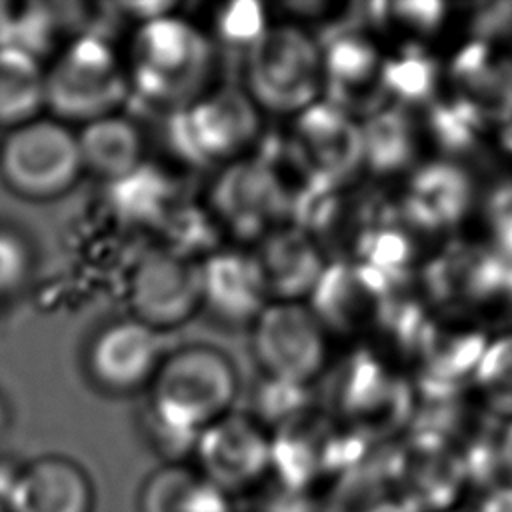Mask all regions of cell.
Wrapping results in <instances>:
<instances>
[{
  "label": "cell",
  "mask_w": 512,
  "mask_h": 512,
  "mask_svg": "<svg viewBox=\"0 0 512 512\" xmlns=\"http://www.w3.org/2000/svg\"><path fill=\"white\" fill-rule=\"evenodd\" d=\"M192 456L194 468L234 498L270 474L272 432L252 414L232 410L198 434Z\"/></svg>",
  "instance_id": "9c48e42d"
},
{
  "label": "cell",
  "mask_w": 512,
  "mask_h": 512,
  "mask_svg": "<svg viewBox=\"0 0 512 512\" xmlns=\"http://www.w3.org/2000/svg\"><path fill=\"white\" fill-rule=\"evenodd\" d=\"M8 512H94V484L70 456L40 454L10 474L0 492Z\"/></svg>",
  "instance_id": "7c38bea8"
},
{
  "label": "cell",
  "mask_w": 512,
  "mask_h": 512,
  "mask_svg": "<svg viewBox=\"0 0 512 512\" xmlns=\"http://www.w3.org/2000/svg\"><path fill=\"white\" fill-rule=\"evenodd\" d=\"M262 112L242 86H210L170 114V142L188 162L228 166L256 144Z\"/></svg>",
  "instance_id": "5b68a950"
},
{
  "label": "cell",
  "mask_w": 512,
  "mask_h": 512,
  "mask_svg": "<svg viewBox=\"0 0 512 512\" xmlns=\"http://www.w3.org/2000/svg\"><path fill=\"white\" fill-rule=\"evenodd\" d=\"M128 96L122 54L96 32L74 36L44 64V112L68 126L116 114Z\"/></svg>",
  "instance_id": "3957f363"
},
{
  "label": "cell",
  "mask_w": 512,
  "mask_h": 512,
  "mask_svg": "<svg viewBox=\"0 0 512 512\" xmlns=\"http://www.w3.org/2000/svg\"><path fill=\"white\" fill-rule=\"evenodd\" d=\"M138 512H234V498L208 482L194 466L166 462L138 490Z\"/></svg>",
  "instance_id": "2e32d148"
},
{
  "label": "cell",
  "mask_w": 512,
  "mask_h": 512,
  "mask_svg": "<svg viewBox=\"0 0 512 512\" xmlns=\"http://www.w3.org/2000/svg\"><path fill=\"white\" fill-rule=\"evenodd\" d=\"M240 86L262 114L298 116L324 88V54L300 26L268 24L244 52Z\"/></svg>",
  "instance_id": "277c9868"
},
{
  "label": "cell",
  "mask_w": 512,
  "mask_h": 512,
  "mask_svg": "<svg viewBox=\"0 0 512 512\" xmlns=\"http://www.w3.org/2000/svg\"><path fill=\"white\" fill-rule=\"evenodd\" d=\"M44 114V62L12 46H0V128L6 132Z\"/></svg>",
  "instance_id": "e0dca14e"
},
{
  "label": "cell",
  "mask_w": 512,
  "mask_h": 512,
  "mask_svg": "<svg viewBox=\"0 0 512 512\" xmlns=\"http://www.w3.org/2000/svg\"><path fill=\"white\" fill-rule=\"evenodd\" d=\"M114 192L118 212L136 222V226H168L178 208L176 190L166 174L148 166V162L118 184L108 186Z\"/></svg>",
  "instance_id": "ac0fdd59"
},
{
  "label": "cell",
  "mask_w": 512,
  "mask_h": 512,
  "mask_svg": "<svg viewBox=\"0 0 512 512\" xmlns=\"http://www.w3.org/2000/svg\"><path fill=\"white\" fill-rule=\"evenodd\" d=\"M32 270L28 240L12 228L0 226V296L22 288Z\"/></svg>",
  "instance_id": "7402d4cb"
},
{
  "label": "cell",
  "mask_w": 512,
  "mask_h": 512,
  "mask_svg": "<svg viewBox=\"0 0 512 512\" xmlns=\"http://www.w3.org/2000/svg\"><path fill=\"white\" fill-rule=\"evenodd\" d=\"M498 452H500V464L508 474V482H512V418H510L506 430L502 432Z\"/></svg>",
  "instance_id": "cb8c5ba5"
},
{
  "label": "cell",
  "mask_w": 512,
  "mask_h": 512,
  "mask_svg": "<svg viewBox=\"0 0 512 512\" xmlns=\"http://www.w3.org/2000/svg\"><path fill=\"white\" fill-rule=\"evenodd\" d=\"M238 390L236 364L214 344L190 342L162 356L146 388V416L168 462L192 454L198 434L234 410Z\"/></svg>",
  "instance_id": "6da1fadb"
},
{
  "label": "cell",
  "mask_w": 512,
  "mask_h": 512,
  "mask_svg": "<svg viewBox=\"0 0 512 512\" xmlns=\"http://www.w3.org/2000/svg\"><path fill=\"white\" fill-rule=\"evenodd\" d=\"M252 356L266 380L302 388L326 364V328L300 300H270L250 324Z\"/></svg>",
  "instance_id": "52a82bcc"
},
{
  "label": "cell",
  "mask_w": 512,
  "mask_h": 512,
  "mask_svg": "<svg viewBox=\"0 0 512 512\" xmlns=\"http://www.w3.org/2000/svg\"><path fill=\"white\" fill-rule=\"evenodd\" d=\"M212 220L244 238L260 240L276 228L282 192L260 158H242L222 168L210 190Z\"/></svg>",
  "instance_id": "8fae6325"
},
{
  "label": "cell",
  "mask_w": 512,
  "mask_h": 512,
  "mask_svg": "<svg viewBox=\"0 0 512 512\" xmlns=\"http://www.w3.org/2000/svg\"><path fill=\"white\" fill-rule=\"evenodd\" d=\"M444 512H448V510H444Z\"/></svg>",
  "instance_id": "484cf974"
},
{
  "label": "cell",
  "mask_w": 512,
  "mask_h": 512,
  "mask_svg": "<svg viewBox=\"0 0 512 512\" xmlns=\"http://www.w3.org/2000/svg\"><path fill=\"white\" fill-rule=\"evenodd\" d=\"M122 60L130 94L172 114L212 86L216 46L192 20L170 12L140 22Z\"/></svg>",
  "instance_id": "7a4b0ae2"
},
{
  "label": "cell",
  "mask_w": 512,
  "mask_h": 512,
  "mask_svg": "<svg viewBox=\"0 0 512 512\" xmlns=\"http://www.w3.org/2000/svg\"><path fill=\"white\" fill-rule=\"evenodd\" d=\"M202 310L220 322L252 324L270 302L254 252L214 248L200 258Z\"/></svg>",
  "instance_id": "4fadbf2b"
},
{
  "label": "cell",
  "mask_w": 512,
  "mask_h": 512,
  "mask_svg": "<svg viewBox=\"0 0 512 512\" xmlns=\"http://www.w3.org/2000/svg\"><path fill=\"white\" fill-rule=\"evenodd\" d=\"M468 512H512V482L506 480L488 488Z\"/></svg>",
  "instance_id": "603a6c76"
},
{
  "label": "cell",
  "mask_w": 512,
  "mask_h": 512,
  "mask_svg": "<svg viewBox=\"0 0 512 512\" xmlns=\"http://www.w3.org/2000/svg\"><path fill=\"white\" fill-rule=\"evenodd\" d=\"M476 386L494 410L512 418V334L494 340L476 360Z\"/></svg>",
  "instance_id": "ffe728a7"
},
{
  "label": "cell",
  "mask_w": 512,
  "mask_h": 512,
  "mask_svg": "<svg viewBox=\"0 0 512 512\" xmlns=\"http://www.w3.org/2000/svg\"><path fill=\"white\" fill-rule=\"evenodd\" d=\"M76 140L82 172L106 186L122 182L146 164L144 134L122 112L78 126Z\"/></svg>",
  "instance_id": "5bb4252c"
},
{
  "label": "cell",
  "mask_w": 512,
  "mask_h": 512,
  "mask_svg": "<svg viewBox=\"0 0 512 512\" xmlns=\"http://www.w3.org/2000/svg\"><path fill=\"white\" fill-rule=\"evenodd\" d=\"M266 28L268 20L262 14V8L252 2L230 4L220 12V16H216L218 36L224 42L242 48L244 52Z\"/></svg>",
  "instance_id": "44dd1931"
},
{
  "label": "cell",
  "mask_w": 512,
  "mask_h": 512,
  "mask_svg": "<svg viewBox=\"0 0 512 512\" xmlns=\"http://www.w3.org/2000/svg\"><path fill=\"white\" fill-rule=\"evenodd\" d=\"M126 304L158 334L188 324L202 310L200 258L168 244L146 250L126 278Z\"/></svg>",
  "instance_id": "ba28073f"
},
{
  "label": "cell",
  "mask_w": 512,
  "mask_h": 512,
  "mask_svg": "<svg viewBox=\"0 0 512 512\" xmlns=\"http://www.w3.org/2000/svg\"><path fill=\"white\" fill-rule=\"evenodd\" d=\"M0 512H8V510H6V504H4V500H2V496H0Z\"/></svg>",
  "instance_id": "d4e9b609"
},
{
  "label": "cell",
  "mask_w": 512,
  "mask_h": 512,
  "mask_svg": "<svg viewBox=\"0 0 512 512\" xmlns=\"http://www.w3.org/2000/svg\"><path fill=\"white\" fill-rule=\"evenodd\" d=\"M54 34V16L42 4H0V46L26 50L42 58Z\"/></svg>",
  "instance_id": "d6986e66"
},
{
  "label": "cell",
  "mask_w": 512,
  "mask_h": 512,
  "mask_svg": "<svg viewBox=\"0 0 512 512\" xmlns=\"http://www.w3.org/2000/svg\"><path fill=\"white\" fill-rule=\"evenodd\" d=\"M160 334L126 316L106 322L88 340L84 370L92 386L106 394H132L148 388L160 360Z\"/></svg>",
  "instance_id": "30bf717a"
},
{
  "label": "cell",
  "mask_w": 512,
  "mask_h": 512,
  "mask_svg": "<svg viewBox=\"0 0 512 512\" xmlns=\"http://www.w3.org/2000/svg\"><path fill=\"white\" fill-rule=\"evenodd\" d=\"M270 300H300L312 292L322 268L312 242L298 230L276 226L254 250Z\"/></svg>",
  "instance_id": "9a60e30c"
},
{
  "label": "cell",
  "mask_w": 512,
  "mask_h": 512,
  "mask_svg": "<svg viewBox=\"0 0 512 512\" xmlns=\"http://www.w3.org/2000/svg\"><path fill=\"white\" fill-rule=\"evenodd\" d=\"M82 174L76 130L48 114L8 130L0 140V180L18 198L56 200Z\"/></svg>",
  "instance_id": "8992f818"
}]
</instances>
